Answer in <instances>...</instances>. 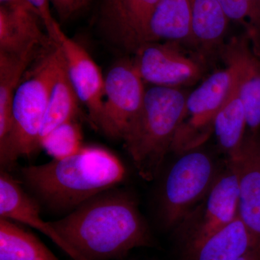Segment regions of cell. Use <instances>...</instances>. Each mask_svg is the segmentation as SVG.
<instances>
[{"mask_svg": "<svg viewBox=\"0 0 260 260\" xmlns=\"http://www.w3.org/2000/svg\"><path fill=\"white\" fill-rule=\"evenodd\" d=\"M50 223L65 242L88 260L120 259L135 248L152 244L136 202L127 193L114 189Z\"/></svg>", "mask_w": 260, "mask_h": 260, "instance_id": "cell-1", "label": "cell"}, {"mask_svg": "<svg viewBox=\"0 0 260 260\" xmlns=\"http://www.w3.org/2000/svg\"><path fill=\"white\" fill-rule=\"evenodd\" d=\"M126 173L115 154L95 145H84L67 158L21 169L25 184L48 208L56 211H73L114 189L124 180Z\"/></svg>", "mask_w": 260, "mask_h": 260, "instance_id": "cell-2", "label": "cell"}, {"mask_svg": "<svg viewBox=\"0 0 260 260\" xmlns=\"http://www.w3.org/2000/svg\"><path fill=\"white\" fill-rule=\"evenodd\" d=\"M187 95L179 88L153 85L124 142L138 174L157 177L185 112Z\"/></svg>", "mask_w": 260, "mask_h": 260, "instance_id": "cell-3", "label": "cell"}, {"mask_svg": "<svg viewBox=\"0 0 260 260\" xmlns=\"http://www.w3.org/2000/svg\"><path fill=\"white\" fill-rule=\"evenodd\" d=\"M62 59L60 47L55 42L41 54L19 84L13 99L11 129L0 144L2 165L30 157L41 148V132L49 95Z\"/></svg>", "mask_w": 260, "mask_h": 260, "instance_id": "cell-4", "label": "cell"}, {"mask_svg": "<svg viewBox=\"0 0 260 260\" xmlns=\"http://www.w3.org/2000/svg\"><path fill=\"white\" fill-rule=\"evenodd\" d=\"M180 155L168 173L162 191L160 213L167 228L185 219L207 196L219 174L213 158L199 148Z\"/></svg>", "mask_w": 260, "mask_h": 260, "instance_id": "cell-5", "label": "cell"}, {"mask_svg": "<svg viewBox=\"0 0 260 260\" xmlns=\"http://www.w3.org/2000/svg\"><path fill=\"white\" fill-rule=\"evenodd\" d=\"M235 82L226 66L210 75L187 95L185 112L173 141L171 151L177 155L199 148L213 133L215 117Z\"/></svg>", "mask_w": 260, "mask_h": 260, "instance_id": "cell-6", "label": "cell"}, {"mask_svg": "<svg viewBox=\"0 0 260 260\" xmlns=\"http://www.w3.org/2000/svg\"><path fill=\"white\" fill-rule=\"evenodd\" d=\"M145 91L133 60L121 59L113 65L105 75L99 129L111 139L124 141L141 111Z\"/></svg>", "mask_w": 260, "mask_h": 260, "instance_id": "cell-7", "label": "cell"}, {"mask_svg": "<svg viewBox=\"0 0 260 260\" xmlns=\"http://www.w3.org/2000/svg\"><path fill=\"white\" fill-rule=\"evenodd\" d=\"M200 208L181 222L184 250H191L234 221L239 213L237 178L232 167L218 174Z\"/></svg>", "mask_w": 260, "mask_h": 260, "instance_id": "cell-8", "label": "cell"}, {"mask_svg": "<svg viewBox=\"0 0 260 260\" xmlns=\"http://www.w3.org/2000/svg\"><path fill=\"white\" fill-rule=\"evenodd\" d=\"M180 44L172 42H146L135 50L133 62L144 82L157 86L190 85L204 71L200 57L188 55Z\"/></svg>", "mask_w": 260, "mask_h": 260, "instance_id": "cell-9", "label": "cell"}, {"mask_svg": "<svg viewBox=\"0 0 260 260\" xmlns=\"http://www.w3.org/2000/svg\"><path fill=\"white\" fill-rule=\"evenodd\" d=\"M54 42L60 47L70 81L79 100L88 110L92 124L99 129L105 91V76L85 48L68 37L60 25Z\"/></svg>", "mask_w": 260, "mask_h": 260, "instance_id": "cell-10", "label": "cell"}, {"mask_svg": "<svg viewBox=\"0 0 260 260\" xmlns=\"http://www.w3.org/2000/svg\"><path fill=\"white\" fill-rule=\"evenodd\" d=\"M220 57L234 70L239 96L245 109L249 133L260 129V61L253 51L247 34L233 37L220 49Z\"/></svg>", "mask_w": 260, "mask_h": 260, "instance_id": "cell-11", "label": "cell"}, {"mask_svg": "<svg viewBox=\"0 0 260 260\" xmlns=\"http://www.w3.org/2000/svg\"><path fill=\"white\" fill-rule=\"evenodd\" d=\"M237 178L239 188L238 216L260 248V137L246 135L237 158L228 160Z\"/></svg>", "mask_w": 260, "mask_h": 260, "instance_id": "cell-12", "label": "cell"}, {"mask_svg": "<svg viewBox=\"0 0 260 260\" xmlns=\"http://www.w3.org/2000/svg\"><path fill=\"white\" fill-rule=\"evenodd\" d=\"M0 218L30 225L50 238L73 260H88L60 237L50 222L43 220L37 203L5 170L0 174Z\"/></svg>", "mask_w": 260, "mask_h": 260, "instance_id": "cell-13", "label": "cell"}, {"mask_svg": "<svg viewBox=\"0 0 260 260\" xmlns=\"http://www.w3.org/2000/svg\"><path fill=\"white\" fill-rule=\"evenodd\" d=\"M41 23L37 13L0 5V51L21 54L54 44L49 36L44 35Z\"/></svg>", "mask_w": 260, "mask_h": 260, "instance_id": "cell-14", "label": "cell"}, {"mask_svg": "<svg viewBox=\"0 0 260 260\" xmlns=\"http://www.w3.org/2000/svg\"><path fill=\"white\" fill-rule=\"evenodd\" d=\"M160 41L195 48L189 0H159L149 22L144 43Z\"/></svg>", "mask_w": 260, "mask_h": 260, "instance_id": "cell-15", "label": "cell"}, {"mask_svg": "<svg viewBox=\"0 0 260 260\" xmlns=\"http://www.w3.org/2000/svg\"><path fill=\"white\" fill-rule=\"evenodd\" d=\"M254 240L241 219L215 233L191 250L186 260H237L252 248Z\"/></svg>", "mask_w": 260, "mask_h": 260, "instance_id": "cell-16", "label": "cell"}, {"mask_svg": "<svg viewBox=\"0 0 260 260\" xmlns=\"http://www.w3.org/2000/svg\"><path fill=\"white\" fill-rule=\"evenodd\" d=\"M195 49L200 56L220 53L229 18L218 0H189Z\"/></svg>", "mask_w": 260, "mask_h": 260, "instance_id": "cell-17", "label": "cell"}, {"mask_svg": "<svg viewBox=\"0 0 260 260\" xmlns=\"http://www.w3.org/2000/svg\"><path fill=\"white\" fill-rule=\"evenodd\" d=\"M246 128L245 109L239 96L235 77L232 90L214 122L213 133L219 147L226 154L228 160L237 158L240 153L246 138Z\"/></svg>", "mask_w": 260, "mask_h": 260, "instance_id": "cell-18", "label": "cell"}, {"mask_svg": "<svg viewBox=\"0 0 260 260\" xmlns=\"http://www.w3.org/2000/svg\"><path fill=\"white\" fill-rule=\"evenodd\" d=\"M37 49L21 54L0 51V144L6 139L11 129L15 91Z\"/></svg>", "mask_w": 260, "mask_h": 260, "instance_id": "cell-19", "label": "cell"}, {"mask_svg": "<svg viewBox=\"0 0 260 260\" xmlns=\"http://www.w3.org/2000/svg\"><path fill=\"white\" fill-rule=\"evenodd\" d=\"M80 104L81 103L70 81L63 56L49 95L41 132L40 142L57 126L68 121L75 120L79 115Z\"/></svg>", "mask_w": 260, "mask_h": 260, "instance_id": "cell-20", "label": "cell"}, {"mask_svg": "<svg viewBox=\"0 0 260 260\" xmlns=\"http://www.w3.org/2000/svg\"><path fill=\"white\" fill-rule=\"evenodd\" d=\"M0 260H59L36 236L0 218Z\"/></svg>", "mask_w": 260, "mask_h": 260, "instance_id": "cell-21", "label": "cell"}, {"mask_svg": "<svg viewBox=\"0 0 260 260\" xmlns=\"http://www.w3.org/2000/svg\"><path fill=\"white\" fill-rule=\"evenodd\" d=\"M159 0H123L118 36L126 46L134 49L145 42L150 18Z\"/></svg>", "mask_w": 260, "mask_h": 260, "instance_id": "cell-22", "label": "cell"}, {"mask_svg": "<svg viewBox=\"0 0 260 260\" xmlns=\"http://www.w3.org/2000/svg\"><path fill=\"white\" fill-rule=\"evenodd\" d=\"M81 127L76 119L68 121L53 129L40 142L41 148L55 160L68 158L83 148Z\"/></svg>", "mask_w": 260, "mask_h": 260, "instance_id": "cell-23", "label": "cell"}, {"mask_svg": "<svg viewBox=\"0 0 260 260\" xmlns=\"http://www.w3.org/2000/svg\"><path fill=\"white\" fill-rule=\"evenodd\" d=\"M229 20L244 25L251 44L260 45V0H218Z\"/></svg>", "mask_w": 260, "mask_h": 260, "instance_id": "cell-24", "label": "cell"}, {"mask_svg": "<svg viewBox=\"0 0 260 260\" xmlns=\"http://www.w3.org/2000/svg\"><path fill=\"white\" fill-rule=\"evenodd\" d=\"M41 15L43 24L45 27L48 36L54 42V31L59 24L53 18L49 8V0H28Z\"/></svg>", "mask_w": 260, "mask_h": 260, "instance_id": "cell-25", "label": "cell"}, {"mask_svg": "<svg viewBox=\"0 0 260 260\" xmlns=\"http://www.w3.org/2000/svg\"><path fill=\"white\" fill-rule=\"evenodd\" d=\"M61 20H68L87 5L85 0H49Z\"/></svg>", "mask_w": 260, "mask_h": 260, "instance_id": "cell-26", "label": "cell"}, {"mask_svg": "<svg viewBox=\"0 0 260 260\" xmlns=\"http://www.w3.org/2000/svg\"><path fill=\"white\" fill-rule=\"evenodd\" d=\"M123 0H105L104 13L107 23L110 24L116 32L117 31L120 20L121 6Z\"/></svg>", "mask_w": 260, "mask_h": 260, "instance_id": "cell-27", "label": "cell"}, {"mask_svg": "<svg viewBox=\"0 0 260 260\" xmlns=\"http://www.w3.org/2000/svg\"><path fill=\"white\" fill-rule=\"evenodd\" d=\"M0 5L13 9L28 10L37 13L41 17L39 11L28 0H0Z\"/></svg>", "mask_w": 260, "mask_h": 260, "instance_id": "cell-28", "label": "cell"}, {"mask_svg": "<svg viewBox=\"0 0 260 260\" xmlns=\"http://www.w3.org/2000/svg\"><path fill=\"white\" fill-rule=\"evenodd\" d=\"M237 260H260V248H252Z\"/></svg>", "mask_w": 260, "mask_h": 260, "instance_id": "cell-29", "label": "cell"}, {"mask_svg": "<svg viewBox=\"0 0 260 260\" xmlns=\"http://www.w3.org/2000/svg\"><path fill=\"white\" fill-rule=\"evenodd\" d=\"M251 47H252L253 51H254V54H256V56H257L258 59H259L260 61V45H258V44H251Z\"/></svg>", "mask_w": 260, "mask_h": 260, "instance_id": "cell-30", "label": "cell"}, {"mask_svg": "<svg viewBox=\"0 0 260 260\" xmlns=\"http://www.w3.org/2000/svg\"><path fill=\"white\" fill-rule=\"evenodd\" d=\"M85 2H86L87 4H88V3L89 2V0H85Z\"/></svg>", "mask_w": 260, "mask_h": 260, "instance_id": "cell-31", "label": "cell"}]
</instances>
